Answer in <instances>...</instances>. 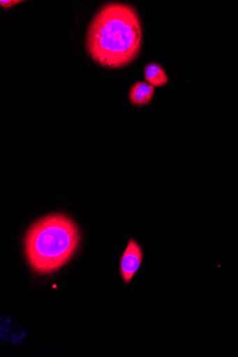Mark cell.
<instances>
[{
    "label": "cell",
    "mask_w": 238,
    "mask_h": 357,
    "mask_svg": "<svg viewBox=\"0 0 238 357\" xmlns=\"http://www.w3.org/2000/svg\"><path fill=\"white\" fill-rule=\"evenodd\" d=\"M144 76L149 84L155 86H162L168 82L165 70L156 63H150L144 69Z\"/></svg>",
    "instance_id": "cell-5"
},
{
    "label": "cell",
    "mask_w": 238,
    "mask_h": 357,
    "mask_svg": "<svg viewBox=\"0 0 238 357\" xmlns=\"http://www.w3.org/2000/svg\"><path fill=\"white\" fill-rule=\"evenodd\" d=\"M20 3H22L20 0H9V1H7V0H5V1L4 0H1V1H0V6H1L4 9H8L20 4Z\"/></svg>",
    "instance_id": "cell-6"
},
{
    "label": "cell",
    "mask_w": 238,
    "mask_h": 357,
    "mask_svg": "<svg viewBox=\"0 0 238 357\" xmlns=\"http://www.w3.org/2000/svg\"><path fill=\"white\" fill-rule=\"evenodd\" d=\"M142 28L139 14L128 5H105L92 19L86 45L91 59L102 67L119 69L127 66L140 54Z\"/></svg>",
    "instance_id": "cell-1"
},
{
    "label": "cell",
    "mask_w": 238,
    "mask_h": 357,
    "mask_svg": "<svg viewBox=\"0 0 238 357\" xmlns=\"http://www.w3.org/2000/svg\"><path fill=\"white\" fill-rule=\"evenodd\" d=\"M80 241L77 225L62 214L47 215L28 230L24 249L31 268L42 275L57 271L69 262Z\"/></svg>",
    "instance_id": "cell-2"
},
{
    "label": "cell",
    "mask_w": 238,
    "mask_h": 357,
    "mask_svg": "<svg viewBox=\"0 0 238 357\" xmlns=\"http://www.w3.org/2000/svg\"><path fill=\"white\" fill-rule=\"evenodd\" d=\"M154 91L155 87L147 82L135 83L130 90L129 100L135 106L149 105L153 99Z\"/></svg>",
    "instance_id": "cell-4"
},
{
    "label": "cell",
    "mask_w": 238,
    "mask_h": 357,
    "mask_svg": "<svg viewBox=\"0 0 238 357\" xmlns=\"http://www.w3.org/2000/svg\"><path fill=\"white\" fill-rule=\"evenodd\" d=\"M144 259L142 246L131 238L120 258L119 273L126 285H128L140 271Z\"/></svg>",
    "instance_id": "cell-3"
}]
</instances>
